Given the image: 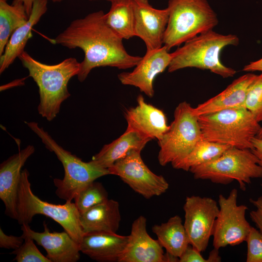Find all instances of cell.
I'll use <instances>...</instances> for the list:
<instances>
[{
    "label": "cell",
    "instance_id": "13",
    "mask_svg": "<svg viewBox=\"0 0 262 262\" xmlns=\"http://www.w3.org/2000/svg\"><path fill=\"white\" fill-rule=\"evenodd\" d=\"M172 57V52H169L164 46L147 50L132 71L122 72L118 75V78L122 84L135 86L152 98L154 94L155 78L168 68Z\"/></svg>",
    "mask_w": 262,
    "mask_h": 262
},
{
    "label": "cell",
    "instance_id": "39",
    "mask_svg": "<svg viewBox=\"0 0 262 262\" xmlns=\"http://www.w3.org/2000/svg\"><path fill=\"white\" fill-rule=\"evenodd\" d=\"M256 137L259 138H262V126L261 127V129Z\"/></svg>",
    "mask_w": 262,
    "mask_h": 262
},
{
    "label": "cell",
    "instance_id": "22",
    "mask_svg": "<svg viewBox=\"0 0 262 262\" xmlns=\"http://www.w3.org/2000/svg\"><path fill=\"white\" fill-rule=\"evenodd\" d=\"M150 140L135 131L126 129L119 137L104 145L90 162L98 167L108 169L130 150L141 151Z\"/></svg>",
    "mask_w": 262,
    "mask_h": 262
},
{
    "label": "cell",
    "instance_id": "11",
    "mask_svg": "<svg viewBox=\"0 0 262 262\" xmlns=\"http://www.w3.org/2000/svg\"><path fill=\"white\" fill-rule=\"evenodd\" d=\"M141 152L130 150L108 169L109 173L120 177L146 198L160 196L167 190L169 184L163 176L156 175L148 168L141 158Z\"/></svg>",
    "mask_w": 262,
    "mask_h": 262
},
{
    "label": "cell",
    "instance_id": "36",
    "mask_svg": "<svg viewBox=\"0 0 262 262\" xmlns=\"http://www.w3.org/2000/svg\"><path fill=\"white\" fill-rule=\"evenodd\" d=\"M243 70L247 72L260 71L262 73V58L257 61L250 62L244 67Z\"/></svg>",
    "mask_w": 262,
    "mask_h": 262
},
{
    "label": "cell",
    "instance_id": "4",
    "mask_svg": "<svg viewBox=\"0 0 262 262\" xmlns=\"http://www.w3.org/2000/svg\"><path fill=\"white\" fill-rule=\"evenodd\" d=\"M202 139L252 149V139L261 126L247 109H227L198 116Z\"/></svg>",
    "mask_w": 262,
    "mask_h": 262
},
{
    "label": "cell",
    "instance_id": "14",
    "mask_svg": "<svg viewBox=\"0 0 262 262\" xmlns=\"http://www.w3.org/2000/svg\"><path fill=\"white\" fill-rule=\"evenodd\" d=\"M135 36L145 43L147 50L163 46L164 37L168 20L167 8L153 7L148 0H132Z\"/></svg>",
    "mask_w": 262,
    "mask_h": 262
},
{
    "label": "cell",
    "instance_id": "19",
    "mask_svg": "<svg viewBox=\"0 0 262 262\" xmlns=\"http://www.w3.org/2000/svg\"><path fill=\"white\" fill-rule=\"evenodd\" d=\"M257 75L248 72L239 77L221 93L194 108V114L198 116L224 110L245 108L248 90Z\"/></svg>",
    "mask_w": 262,
    "mask_h": 262
},
{
    "label": "cell",
    "instance_id": "31",
    "mask_svg": "<svg viewBox=\"0 0 262 262\" xmlns=\"http://www.w3.org/2000/svg\"><path fill=\"white\" fill-rule=\"evenodd\" d=\"M246 262H262V232L252 227L246 240Z\"/></svg>",
    "mask_w": 262,
    "mask_h": 262
},
{
    "label": "cell",
    "instance_id": "26",
    "mask_svg": "<svg viewBox=\"0 0 262 262\" xmlns=\"http://www.w3.org/2000/svg\"><path fill=\"white\" fill-rule=\"evenodd\" d=\"M23 4H9L0 0V56L14 32L29 20Z\"/></svg>",
    "mask_w": 262,
    "mask_h": 262
},
{
    "label": "cell",
    "instance_id": "24",
    "mask_svg": "<svg viewBox=\"0 0 262 262\" xmlns=\"http://www.w3.org/2000/svg\"><path fill=\"white\" fill-rule=\"evenodd\" d=\"M152 230L166 252L179 258L190 245L181 218L178 215L165 223L154 225Z\"/></svg>",
    "mask_w": 262,
    "mask_h": 262
},
{
    "label": "cell",
    "instance_id": "23",
    "mask_svg": "<svg viewBox=\"0 0 262 262\" xmlns=\"http://www.w3.org/2000/svg\"><path fill=\"white\" fill-rule=\"evenodd\" d=\"M80 220L84 234L98 232L116 233L121 221L119 203L108 199L80 214Z\"/></svg>",
    "mask_w": 262,
    "mask_h": 262
},
{
    "label": "cell",
    "instance_id": "40",
    "mask_svg": "<svg viewBox=\"0 0 262 262\" xmlns=\"http://www.w3.org/2000/svg\"><path fill=\"white\" fill-rule=\"evenodd\" d=\"M48 0H48H51V1H52L53 2H61L63 0Z\"/></svg>",
    "mask_w": 262,
    "mask_h": 262
},
{
    "label": "cell",
    "instance_id": "27",
    "mask_svg": "<svg viewBox=\"0 0 262 262\" xmlns=\"http://www.w3.org/2000/svg\"><path fill=\"white\" fill-rule=\"evenodd\" d=\"M230 147H231L202 139L186 157L171 164L174 168L188 171L191 168L218 158Z\"/></svg>",
    "mask_w": 262,
    "mask_h": 262
},
{
    "label": "cell",
    "instance_id": "2",
    "mask_svg": "<svg viewBox=\"0 0 262 262\" xmlns=\"http://www.w3.org/2000/svg\"><path fill=\"white\" fill-rule=\"evenodd\" d=\"M18 58L38 87V113L48 121L52 120L59 113L62 102L70 96L68 83L78 75L81 63L70 57L57 64L48 65L38 61L25 51Z\"/></svg>",
    "mask_w": 262,
    "mask_h": 262
},
{
    "label": "cell",
    "instance_id": "37",
    "mask_svg": "<svg viewBox=\"0 0 262 262\" xmlns=\"http://www.w3.org/2000/svg\"><path fill=\"white\" fill-rule=\"evenodd\" d=\"M34 0H14L12 4H23L25 8L27 15L30 16L32 12Z\"/></svg>",
    "mask_w": 262,
    "mask_h": 262
},
{
    "label": "cell",
    "instance_id": "41",
    "mask_svg": "<svg viewBox=\"0 0 262 262\" xmlns=\"http://www.w3.org/2000/svg\"><path fill=\"white\" fill-rule=\"evenodd\" d=\"M108 0V1H111V2H112V1H115V0Z\"/></svg>",
    "mask_w": 262,
    "mask_h": 262
},
{
    "label": "cell",
    "instance_id": "12",
    "mask_svg": "<svg viewBox=\"0 0 262 262\" xmlns=\"http://www.w3.org/2000/svg\"><path fill=\"white\" fill-rule=\"evenodd\" d=\"M183 210V225L190 245L202 252L206 249L213 236L219 206L211 197L192 196L186 197Z\"/></svg>",
    "mask_w": 262,
    "mask_h": 262
},
{
    "label": "cell",
    "instance_id": "29",
    "mask_svg": "<svg viewBox=\"0 0 262 262\" xmlns=\"http://www.w3.org/2000/svg\"><path fill=\"white\" fill-rule=\"evenodd\" d=\"M21 230L24 241L18 248L12 252L11 254L16 255L13 260L17 262H51L38 250L29 234L24 229Z\"/></svg>",
    "mask_w": 262,
    "mask_h": 262
},
{
    "label": "cell",
    "instance_id": "16",
    "mask_svg": "<svg viewBox=\"0 0 262 262\" xmlns=\"http://www.w3.org/2000/svg\"><path fill=\"white\" fill-rule=\"evenodd\" d=\"M34 147L28 145L1 163L0 165V198L5 206V214L17 219V198L21 168L34 153Z\"/></svg>",
    "mask_w": 262,
    "mask_h": 262
},
{
    "label": "cell",
    "instance_id": "25",
    "mask_svg": "<svg viewBox=\"0 0 262 262\" xmlns=\"http://www.w3.org/2000/svg\"><path fill=\"white\" fill-rule=\"evenodd\" d=\"M105 20L111 29L123 39L135 36L132 0L111 2L109 12L105 14Z\"/></svg>",
    "mask_w": 262,
    "mask_h": 262
},
{
    "label": "cell",
    "instance_id": "28",
    "mask_svg": "<svg viewBox=\"0 0 262 262\" xmlns=\"http://www.w3.org/2000/svg\"><path fill=\"white\" fill-rule=\"evenodd\" d=\"M108 199V193L102 184L95 181L80 191L74 198L80 214Z\"/></svg>",
    "mask_w": 262,
    "mask_h": 262
},
{
    "label": "cell",
    "instance_id": "30",
    "mask_svg": "<svg viewBox=\"0 0 262 262\" xmlns=\"http://www.w3.org/2000/svg\"><path fill=\"white\" fill-rule=\"evenodd\" d=\"M245 108L259 122L262 121V73L257 75L248 90Z\"/></svg>",
    "mask_w": 262,
    "mask_h": 262
},
{
    "label": "cell",
    "instance_id": "7",
    "mask_svg": "<svg viewBox=\"0 0 262 262\" xmlns=\"http://www.w3.org/2000/svg\"><path fill=\"white\" fill-rule=\"evenodd\" d=\"M28 127L41 139L45 147L53 152L61 162L64 169L63 179H54L55 194L61 199L74 200L78 193L87 185L102 176L110 174L108 169L98 167L90 162L80 158L65 149L44 129L35 122H26Z\"/></svg>",
    "mask_w": 262,
    "mask_h": 262
},
{
    "label": "cell",
    "instance_id": "42",
    "mask_svg": "<svg viewBox=\"0 0 262 262\" xmlns=\"http://www.w3.org/2000/svg\"><path fill=\"white\" fill-rule=\"evenodd\" d=\"M5 0L7 1V0Z\"/></svg>",
    "mask_w": 262,
    "mask_h": 262
},
{
    "label": "cell",
    "instance_id": "5",
    "mask_svg": "<svg viewBox=\"0 0 262 262\" xmlns=\"http://www.w3.org/2000/svg\"><path fill=\"white\" fill-rule=\"evenodd\" d=\"M168 20L163 43L168 50L213 30L217 14L207 0H169Z\"/></svg>",
    "mask_w": 262,
    "mask_h": 262
},
{
    "label": "cell",
    "instance_id": "35",
    "mask_svg": "<svg viewBox=\"0 0 262 262\" xmlns=\"http://www.w3.org/2000/svg\"><path fill=\"white\" fill-rule=\"evenodd\" d=\"M253 149L251 151L258 159V164L262 168V138L257 137L252 140Z\"/></svg>",
    "mask_w": 262,
    "mask_h": 262
},
{
    "label": "cell",
    "instance_id": "1",
    "mask_svg": "<svg viewBox=\"0 0 262 262\" xmlns=\"http://www.w3.org/2000/svg\"><path fill=\"white\" fill-rule=\"evenodd\" d=\"M122 41L107 24L102 10L73 20L53 40L55 44L68 49L79 48L83 50L84 57L77 75L81 82L96 67L108 66L126 69L134 67L142 57L128 53Z\"/></svg>",
    "mask_w": 262,
    "mask_h": 262
},
{
    "label": "cell",
    "instance_id": "38",
    "mask_svg": "<svg viewBox=\"0 0 262 262\" xmlns=\"http://www.w3.org/2000/svg\"><path fill=\"white\" fill-rule=\"evenodd\" d=\"M217 249L213 248L207 258L209 262H219L221 261V258L219 255V252Z\"/></svg>",
    "mask_w": 262,
    "mask_h": 262
},
{
    "label": "cell",
    "instance_id": "34",
    "mask_svg": "<svg viewBox=\"0 0 262 262\" xmlns=\"http://www.w3.org/2000/svg\"><path fill=\"white\" fill-rule=\"evenodd\" d=\"M179 262H209V261L204 259L200 251L190 245L179 257Z\"/></svg>",
    "mask_w": 262,
    "mask_h": 262
},
{
    "label": "cell",
    "instance_id": "9",
    "mask_svg": "<svg viewBox=\"0 0 262 262\" xmlns=\"http://www.w3.org/2000/svg\"><path fill=\"white\" fill-rule=\"evenodd\" d=\"M202 139L198 116L194 108L186 101L178 104L174 112V120L167 131L158 140V160L165 166L186 157Z\"/></svg>",
    "mask_w": 262,
    "mask_h": 262
},
{
    "label": "cell",
    "instance_id": "32",
    "mask_svg": "<svg viewBox=\"0 0 262 262\" xmlns=\"http://www.w3.org/2000/svg\"><path fill=\"white\" fill-rule=\"evenodd\" d=\"M24 238L21 235L16 236L6 234L0 228V247L1 248L16 250L23 243Z\"/></svg>",
    "mask_w": 262,
    "mask_h": 262
},
{
    "label": "cell",
    "instance_id": "18",
    "mask_svg": "<svg viewBox=\"0 0 262 262\" xmlns=\"http://www.w3.org/2000/svg\"><path fill=\"white\" fill-rule=\"evenodd\" d=\"M44 231L32 230L29 225L23 224L21 229L25 230L37 244L46 251L47 257L51 262H76L80 259L79 243L66 231L51 232L46 222Z\"/></svg>",
    "mask_w": 262,
    "mask_h": 262
},
{
    "label": "cell",
    "instance_id": "6",
    "mask_svg": "<svg viewBox=\"0 0 262 262\" xmlns=\"http://www.w3.org/2000/svg\"><path fill=\"white\" fill-rule=\"evenodd\" d=\"M27 169L21 172L17 198V219L21 225H29L36 214L47 216L59 224L79 244L84 234L81 225L80 213L72 201L64 204H55L43 201L31 189Z\"/></svg>",
    "mask_w": 262,
    "mask_h": 262
},
{
    "label": "cell",
    "instance_id": "20",
    "mask_svg": "<svg viewBox=\"0 0 262 262\" xmlns=\"http://www.w3.org/2000/svg\"><path fill=\"white\" fill-rule=\"evenodd\" d=\"M128 236L105 232L84 234L79 244L81 252L99 262H118Z\"/></svg>",
    "mask_w": 262,
    "mask_h": 262
},
{
    "label": "cell",
    "instance_id": "10",
    "mask_svg": "<svg viewBox=\"0 0 262 262\" xmlns=\"http://www.w3.org/2000/svg\"><path fill=\"white\" fill-rule=\"evenodd\" d=\"M238 191L232 189L227 197L218 196L219 211L213 231V248L219 250L228 246L238 245L246 241L252 226L246 218L248 209L238 205Z\"/></svg>",
    "mask_w": 262,
    "mask_h": 262
},
{
    "label": "cell",
    "instance_id": "33",
    "mask_svg": "<svg viewBox=\"0 0 262 262\" xmlns=\"http://www.w3.org/2000/svg\"><path fill=\"white\" fill-rule=\"evenodd\" d=\"M261 187L262 188V183ZM249 202L256 208L255 210L250 212V219L257 229L262 232V196L256 199L251 198Z\"/></svg>",
    "mask_w": 262,
    "mask_h": 262
},
{
    "label": "cell",
    "instance_id": "3",
    "mask_svg": "<svg viewBox=\"0 0 262 262\" xmlns=\"http://www.w3.org/2000/svg\"><path fill=\"white\" fill-rule=\"evenodd\" d=\"M239 43V38L236 35H225L213 30L199 34L172 52L168 71L173 72L184 68L195 67L209 70L224 78L233 77L236 70L225 66L220 56L225 47L237 46Z\"/></svg>",
    "mask_w": 262,
    "mask_h": 262
},
{
    "label": "cell",
    "instance_id": "15",
    "mask_svg": "<svg viewBox=\"0 0 262 262\" xmlns=\"http://www.w3.org/2000/svg\"><path fill=\"white\" fill-rule=\"evenodd\" d=\"M118 262H165V254L158 240L147 230V219L140 216L132 223L126 247Z\"/></svg>",
    "mask_w": 262,
    "mask_h": 262
},
{
    "label": "cell",
    "instance_id": "17",
    "mask_svg": "<svg viewBox=\"0 0 262 262\" xmlns=\"http://www.w3.org/2000/svg\"><path fill=\"white\" fill-rule=\"evenodd\" d=\"M137 102L135 107L125 112L127 129L135 131L151 140H159L169 128L164 113L146 102L141 95L138 96Z\"/></svg>",
    "mask_w": 262,
    "mask_h": 262
},
{
    "label": "cell",
    "instance_id": "21",
    "mask_svg": "<svg viewBox=\"0 0 262 262\" xmlns=\"http://www.w3.org/2000/svg\"><path fill=\"white\" fill-rule=\"evenodd\" d=\"M47 0H34L29 20L12 34L0 56L1 74L24 51L28 40L33 36L32 30L47 11Z\"/></svg>",
    "mask_w": 262,
    "mask_h": 262
},
{
    "label": "cell",
    "instance_id": "8",
    "mask_svg": "<svg viewBox=\"0 0 262 262\" xmlns=\"http://www.w3.org/2000/svg\"><path fill=\"white\" fill-rule=\"evenodd\" d=\"M189 171L197 180L228 184L238 181L240 188L246 189L251 179L262 178V168L251 149L230 147L218 158L191 168Z\"/></svg>",
    "mask_w": 262,
    "mask_h": 262
}]
</instances>
